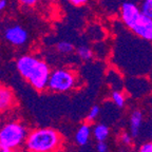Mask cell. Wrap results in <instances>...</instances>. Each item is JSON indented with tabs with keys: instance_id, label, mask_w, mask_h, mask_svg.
I'll list each match as a JSON object with an SVG mask.
<instances>
[{
	"instance_id": "6da1fadb",
	"label": "cell",
	"mask_w": 152,
	"mask_h": 152,
	"mask_svg": "<svg viewBox=\"0 0 152 152\" xmlns=\"http://www.w3.org/2000/svg\"><path fill=\"white\" fill-rule=\"evenodd\" d=\"M16 66L20 75L26 79L35 90L42 92L48 89L52 71L45 60L33 55H23L17 59Z\"/></svg>"
},
{
	"instance_id": "7a4b0ae2",
	"label": "cell",
	"mask_w": 152,
	"mask_h": 152,
	"mask_svg": "<svg viewBox=\"0 0 152 152\" xmlns=\"http://www.w3.org/2000/svg\"><path fill=\"white\" fill-rule=\"evenodd\" d=\"M61 145L59 132L53 128H39L28 132L26 148L35 152H57Z\"/></svg>"
},
{
	"instance_id": "3957f363",
	"label": "cell",
	"mask_w": 152,
	"mask_h": 152,
	"mask_svg": "<svg viewBox=\"0 0 152 152\" xmlns=\"http://www.w3.org/2000/svg\"><path fill=\"white\" fill-rule=\"evenodd\" d=\"M28 135V128L21 121H7L0 128V145L5 150H19L26 145Z\"/></svg>"
},
{
	"instance_id": "277c9868",
	"label": "cell",
	"mask_w": 152,
	"mask_h": 152,
	"mask_svg": "<svg viewBox=\"0 0 152 152\" xmlns=\"http://www.w3.org/2000/svg\"><path fill=\"white\" fill-rule=\"evenodd\" d=\"M77 77L74 71L66 68H60L51 72L48 89L55 93L69 92L75 88Z\"/></svg>"
},
{
	"instance_id": "5b68a950",
	"label": "cell",
	"mask_w": 152,
	"mask_h": 152,
	"mask_svg": "<svg viewBox=\"0 0 152 152\" xmlns=\"http://www.w3.org/2000/svg\"><path fill=\"white\" fill-rule=\"evenodd\" d=\"M137 38L152 43V19L140 13L128 26Z\"/></svg>"
},
{
	"instance_id": "8992f818",
	"label": "cell",
	"mask_w": 152,
	"mask_h": 152,
	"mask_svg": "<svg viewBox=\"0 0 152 152\" xmlns=\"http://www.w3.org/2000/svg\"><path fill=\"white\" fill-rule=\"evenodd\" d=\"M4 38L7 41L16 47H21L28 41V32L20 26H12L4 31Z\"/></svg>"
},
{
	"instance_id": "52a82bcc",
	"label": "cell",
	"mask_w": 152,
	"mask_h": 152,
	"mask_svg": "<svg viewBox=\"0 0 152 152\" xmlns=\"http://www.w3.org/2000/svg\"><path fill=\"white\" fill-rule=\"evenodd\" d=\"M15 95L13 91L5 86H0V113L10 111L15 106Z\"/></svg>"
},
{
	"instance_id": "ba28073f",
	"label": "cell",
	"mask_w": 152,
	"mask_h": 152,
	"mask_svg": "<svg viewBox=\"0 0 152 152\" xmlns=\"http://www.w3.org/2000/svg\"><path fill=\"white\" fill-rule=\"evenodd\" d=\"M142 121H144V115L140 110H134L132 111L129 118V128H130V133L133 137L135 138L138 136L142 128Z\"/></svg>"
},
{
	"instance_id": "9c48e42d",
	"label": "cell",
	"mask_w": 152,
	"mask_h": 152,
	"mask_svg": "<svg viewBox=\"0 0 152 152\" xmlns=\"http://www.w3.org/2000/svg\"><path fill=\"white\" fill-rule=\"evenodd\" d=\"M91 136V127L88 123L83 124L75 134V142L78 144L79 146H86L90 140Z\"/></svg>"
},
{
	"instance_id": "30bf717a",
	"label": "cell",
	"mask_w": 152,
	"mask_h": 152,
	"mask_svg": "<svg viewBox=\"0 0 152 152\" xmlns=\"http://www.w3.org/2000/svg\"><path fill=\"white\" fill-rule=\"evenodd\" d=\"M110 135V129L104 124H97L93 128V136L97 142H106Z\"/></svg>"
},
{
	"instance_id": "8fae6325",
	"label": "cell",
	"mask_w": 152,
	"mask_h": 152,
	"mask_svg": "<svg viewBox=\"0 0 152 152\" xmlns=\"http://www.w3.org/2000/svg\"><path fill=\"white\" fill-rule=\"evenodd\" d=\"M76 54L77 56L80 58L83 61H88V60H91L94 56V52L92 51V49L87 45H80V47L77 48L76 50Z\"/></svg>"
},
{
	"instance_id": "7c38bea8",
	"label": "cell",
	"mask_w": 152,
	"mask_h": 152,
	"mask_svg": "<svg viewBox=\"0 0 152 152\" xmlns=\"http://www.w3.org/2000/svg\"><path fill=\"white\" fill-rule=\"evenodd\" d=\"M111 100L117 108H124L126 104V96L121 90H114L111 93Z\"/></svg>"
},
{
	"instance_id": "4fadbf2b",
	"label": "cell",
	"mask_w": 152,
	"mask_h": 152,
	"mask_svg": "<svg viewBox=\"0 0 152 152\" xmlns=\"http://www.w3.org/2000/svg\"><path fill=\"white\" fill-rule=\"evenodd\" d=\"M56 49L61 54H70L74 51V45L69 41H60L56 45Z\"/></svg>"
},
{
	"instance_id": "5bb4252c",
	"label": "cell",
	"mask_w": 152,
	"mask_h": 152,
	"mask_svg": "<svg viewBox=\"0 0 152 152\" xmlns=\"http://www.w3.org/2000/svg\"><path fill=\"white\" fill-rule=\"evenodd\" d=\"M99 113H100V108L98 106H96V104L93 106L90 109V111H89L88 115H87V123H93L95 119L99 116Z\"/></svg>"
},
{
	"instance_id": "9a60e30c",
	"label": "cell",
	"mask_w": 152,
	"mask_h": 152,
	"mask_svg": "<svg viewBox=\"0 0 152 152\" xmlns=\"http://www.w3.org/2000/svg\"><path fill=\"white\" fill-rule=\"evenodd\" d=\"M140 7L142 15H145V16L152 19V5L149 2H147L146 0H142V2L140 3Z\"/></svg>"
},
{
	"instance_id": "2e32d148",
	"label": "cell",
	"mask_w": 152,
	"mask_h": 152,
	"mask_svg": "<svg viewBox=\"0 0 152 152\" xmlns=\"http://www.w3.org/2000/svg\"><path fill=\"white\" fill-rule=\"evenodd\" d=\"M133 136L131 135V133L129 132H126V131H124V132L121 133V135H119V140L123 142L124 145L126 146H130L132 145L133 142Z\"/></svg>"
},
{
	"instance_id": "e0dca14e",
	"label": "cell",
	"mask_w": 152,
	"mask_h": 152,
	"mask_svg": "<svg viewBox=\"0 0 152 152\" xmlns=\"http://www.w3.org/2000/svg\"><path fill=\"white\" fill-rule=\"evenodd\" d=\"M138 152H152V140L142 144L138 149Z\"/></svg>"
},
{
	"instance_id": "ac0fdd59",
	"label": "cell",
	"mask_w": 152,
	"mask_h": 152,
	"mask_svg": "<svg viewBox=\"0 0 152 152\" xmlns=\"http://www.w3.org/2000/svg\"><path fill=\"white\" fill-rule=\"evenodd\" d=\"M97 152H108V145L106 142H97L96 144Z\"/></svg>"
},
{
	"instance_id": "d6986e66",
	"label": "cell",
	"mask_w": 152,
	"mask_h": 152,
	"mask_svg": "<svg viewBox=\"0 0 152 152\" xmlns=\"http://www.w3.org/2000/svg\"><path fill=\"white\" fill-rule=\"evenodd\" d=\"M39 0H19V2L21 3L22 5L24 7H32L34 5H36L38 3Z\"/></svg>"
},
{
	"instance_id": "ffe728a7",
	"label": "cell",
	"mask_w": 152,
	"mask_h": 152,
	"mask_svg": "<svg viewBox=\"0 0 152 152\" xmlns=\"http://www.w3.org/2000/svg\"><path fill=\"white\" fill-rule=\"evenodd\" d=\"M68 1L74 7H81L88 2V0H68Z\"/></svg>"
},
{
	"instance_id": "44dd1931",
	"label": "cell",
	"mask_w": 152,
	"mask_h": 152,
	"mask_svg": "<svg viewBox=\"0 0 152 152\" xmlns=\"http://www.w3.org/2000/svg\"><path fill=\"white\" fill-rule=\"evenodd\" d=\"M5 7H7V0H0V11H3Z\"/></svg>"
},
{
	"instance_id": "7402d4cb",
	"label": "cell",
	"mask_w": 152,
	"mask_h": 152,
	"mask_svg": "<svg viewBox=\"0 0 152 152\" xmlns=\"http://www.w3.org/2000/svg\"><path fill=\"white\" fill-rule=\"evenodd\" d=\"M3 152H20L19 150H4Z\"/></svg>"
},
{
	"instance_id": "603a6c76",
	"label": "cell",
	"mask_w": 152,
	"mask_h": 152,
	"mask_svg": "<svg viewBox=\"0 0 152 152\" xmlns=\"http://www.w3.org/2000/svg\"><path fill=\"white\" fill-rule=\"evenodd\" d=\"M2 116H1V113H0V128H1V126H2Z\"/></svg>"
},
{
	"instance_id": "cb8c5ba5",
	"label": "cell",
	"mask_w": 152,
	"mask_h": 152,
	"mask_svg": "<svg viewBox=\"0 0 152 152\" xmlns=\"http://www.w3.org/2000/svg\"><path fill=\"white\" fill-rule=\"evenodd\" d=\"M22 152H35V151H32V150H30V149H26V150H23Z\"/></svg>"
},
{
	"instance_id": "d4e9b609",
	"label": "cell",
	"mask_w": 152,
	"mask_h": 152,
	"mask_svg": "<svg viewBox=\"0 0 152 152\" xmlns=\"http://www.w3.org/2000/svg\"><path fill=\"white\" fill-rule=\"evenodd\" d=\"M4 150H5V149H4V148H3V147H2V146L0 145V152H3V151H4Z\"/></svg>"
},
{
	"instance_id": "484cf974",
	"label": "cell",
	"mask_w": 152,
	"mask_h": 152,
	"mask_svg": "<svg viewBox=\"0 0 152 152\" xmlns=\"http://www.w3.org/2000/svg\"><path fill=\"white\" fill-rule=\"evenodd\" d=\"M146 1H147V2H149V3H150V4H151V5H152V0H146Z\"/></svg>"
},
{
	"instance_id": "4316f807",
	"label": "cell",
	"mask_w": 152,
	"mask_h": 152,
	"mask_svg": "<svg viewBox=\"0 0 152 152\" xmlns=\"http://www.w3.org/2000/svg\"><path fill=\"white\" fill-rule=\"evenodd\" d=\"M49 1H52V2H54V1H57V0H49Z\"/></svg>"
},
{
	"instance_id": "83f0119b",
	"label": "cell",
	"mask_w": 152,
	"mask_h": 152,
	"mask_svg": "<svg viewBox=\"0 0 152 152\" xmlns=\"http://www.w3.org/2000/svg\"><path fill=\"white\" fill-rule=\"evenodd\" d=\"M151 138H152V131H151Z\"/></svg>"
}]
</instances>
